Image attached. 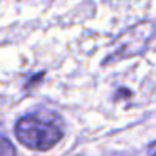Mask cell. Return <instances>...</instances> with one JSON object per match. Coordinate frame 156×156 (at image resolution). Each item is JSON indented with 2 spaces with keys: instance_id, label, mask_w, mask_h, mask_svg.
I'll use <instances>...</instances> for the list:
<instances>
[{
  "instance_id": "cell-2",
  "label": "cell",
  "mask_w": 156,
  "mask_h": 156,
  "mask_svg": "<svg viewBox=\"0 0 156 156\" xmlns=\"http://www.w3.org/2000/svg\"><path fill=\"white\" fill-rule=\"evenodd\" d=\"M151 32H153L151 24H139L136 27L129 29L126 34H122L119 37L118 44L112 47L111 55L106 59V64H108V61L112 62L116 59L128 57V55H133L138 51H141L146 45V42L149 41V37H151Z\"/></svg>"
},
{
  "instance_id": "cell-4",
  "label": "cell",
  "mask_w": 156,
  "mask_h": 156,
  "mask_svg": "<svg viewBox=\"0 0 156 156\" xmlns=\"http://www.w3.org/2000/svg\"><path fill=\"white\" fill-rule=\"evenodd\" d=\"M114 156H119V154H114Z\"/></svg>"
},
{
  "instance_id": "cell-1",
  "label": "cell",
  "mask_w": 156,
  "mask_h": 156,
  "mask_svg": "<svg viewBox=\"0 0 156 156\" xmlns=\"http://www.w3.org/2000/svg\"><path fill=\"white\" fill-rule=\"evenodd\" d=\"M15 136L19 143L34 151H47L62 139L61 126L51 118L29 114L19 119L15 124Z\"/></svg>"
},
{
  "instance_id": "cell-3",
  "label": "cell",
  "mask_w": 156,
  "mask_h": 156,
  "mask_svg": "<svg viewBox=\"0 0 156 156\" xmlns=\"http://www.w3.org/2000/svg\"><path fill=\"white\" fill-rule=\"evenodd\" d=\"M0 154L2 156H15V149L7 138L2 139V151H0Z\"/></svg>"
}]
</instances>
